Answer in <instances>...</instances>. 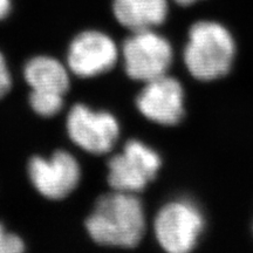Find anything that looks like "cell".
<instances>
[{
  "instance_id": "3",
  "label": "cell",
  "mask_w": 253,
  "mask_h": 253,
  "mask_svg": "<svg viewBox=\"0 0 253 253\" xmlns=\"http://www.w3.org/2000/svg\"><path fill=\"white\" fill-rule=\"evenodd\" d=\"M204 217L188 199L169 202L158 211L154 220L157 243L169 253H186L195 249L204 230Z\"/></svg>"
},
{
  "instance_id": "14",
  "label": "cell",
  "mask_w": 253,
  "mask_h": 253,
  "mask_svg": "<svg viewBox=\"0 0 253 253\" xmlns=\"http://www.w3.org/2000/svg\"><path fill=\"white\" fill-rule=\"evenodd\" d=\"M12 87V77L4 55L0 53V99L8 93Z\"/></svg>"
},
{
  "instance_id": "5",
  "label": "cell",
  "mask_w": 253,
  "mask_h": 253,
  "mask_svg": "<svg viewBox=\"0 0 253 253\" xmlns=\"http://www.w3.org/2000/svg\"><path fill=\"white\" fill-rule=\"evenodd\" d=\"M161 157L156 151L137 140H129L122 153L108 162V183L114 190L136 194L156 177Z\"/></svg>"
},
{
  "instance_id": "13",
  "label": "cell",
  "mask_w": 253,
  "mask_h": 253,
  "mask_svg": "<svg viewBox=\"0 0 253 253\" xmlns=\"http://www.w3.org/2000/svg\"><path fill=\"white\" fill-rule=\"evenodd\" d=\"M25 250V243L20 237L7 232L0 223V253H20Z\"/></svg>"
},
{
  "instance_id": "8",
  "label": "cell",
  "mask_w": 253,
  "mask_h": 253,
  "mask_svg": "<svg viewBox=\"0 0 253 253\" xmlns=\"http://www.w3.org/2000/svg\"><path fill=\"white\" fill-rule=\"evenodd\" d=\"M119 49L109 36L100 31H84L72 40L67 52V66L79 78H94L114 68Z\"/></svg>"
},
{
  "instance_id": "10",
  "label": "cell",
  "mask_w": 253,
  "mask_h": 253,
  "mask_svg": "<svg viewBox=\"0 0 253 253\" xmlns=\"http://www.w3.org/2000/svg\"><path fill=\"white\" fill-rule=\"evenodd\" d=\"M168 0H113V13L131 32L153 30L166 21Z\"/></svg>"
},
{
  "instance_id": "9",
  "label": "cell",
  "mask_w": 253,
  "mask_h": 253,
  "mask_svg": "<svg viewBox=\"0 0 253 253\" xmlns=\"http://www.w3.org/2000/svg\"><path fill=\"white\" fill-rule=\"evenodd\" d=\"M136 107L144 118L162 126H173L184 116V90L176 79L163 75L145 82L136 97Z\"/></svg>"
},
{
  "instance_id": "12",
  "label": "cell",
  "mask_w": 253,
  "mask_h": 253,
  "mask_svg": "<svg viewBox=\"0 0 253 253\" xmlns=\"http://www.w3.org/2000/svg\"><path fill=\"white\" fill-rule=\"evenodd\" d=\"M30 104L38 115L50 118L61 112L63 107V95L50 91L31 90Z\"/></svg>"
},
{
  "instance_id": "1",
  "label": "cell",
  "mask_w": 253,
  "mask_h": 253,
  "mask_svg": "<svg viewBox=\"0 0 253 253\" xmlns=\"http://www.w3.org/2000/svg\"><path fill=\"white\" fill-rule=\"evenodd\" d=\"M145 225L142 202L135 194L118 190L101 196L86 220L87 232L94 242L121 249L140 244Z\"/></svg>"
},
{
  "instance_id": "4",
  "label": "cell",
  "mask_w": 253,
  "mask_h": 253,
  "mask_svg": "<svg viewBox=\"0 0 253 253\" xmlns=\"http://www.w3.org/2000/svg\"><path fill=\"white\" fill-rule=\"evenodd\" d=\"M122 56L129 78L149 82L167 74L173 52L166 38L153 30H143L132 32V36L123 42Z\"/></svg>"
},
{
  "instance_id": "16",
  "label": "cell",
  "mask_w": 253,
  "mask_h": 253,
  "mask_svg": "<svg viewBox=\"0 0 253 253\" xmlns=\"http://www.w3.org/2000/svg\"><path fill=\"white\" fill-rule=\"evenodd\" d=\"M173 1L177 2V4L182 5V6H189L191 4H194V2L198 1V0H173Z\"/></svg>"
},
{
  "instance_id": "11",
  "label": "cell",
  "mask_w": 253,
  "mask_h": 253,
  "mask_svg": "<svg viewBox=\"0 0 253 253\" xmlns=\"http://www.w3.org/2000/svg\"><path fill=\"white\" fill-rule=\"evenodd\" d=\"M24 78L32 90L65 95L71 86L68 69L52 56L39 55L28 60L24 67Z\"/></svg>"
},
{
  "instance_id": "15",
  "label": "cell",
  "mask_w": 253,
  "mask_h": 253,
  "mask_svg": "<svg viewBox=\"0 0 253 253\" xmlns=\"http://www.w3.org/2000/svg\"><path fill=\"white\" fill-rule=\"evenodd\" d=\"M12 9L11 0H0V20L5 19Z\"/></svg>"
},
{
  "instance_id": "2",
  "label": "cell",
  "mask_w": 253,
  "mask_h": 253,
  "mask_svg": "<svg viewBox=\"0 0 253 253\" xmlns=\"http://www.w3.org/2000/svg\"><path fill=\"white\" fill-rule=\"evenodd\" d=\"M235 55V40L225 26L204 20L190 28L183 59L195 79L213 81L225 77L232 67Z\"/></svg>"
},
{
  "instance_id": "7",
  "label": "cell",
  "mask_w": 253,
  "mask_h": 253,
  "mask_svg": "<svg viewBox=\"0 0 253 253\" xmlns=\"http://www.w3.org/2000/svg\"><path fill=\"white\" fill-rule=\"evenodd\" d=\"M27 171L38 192L55 201L72 194L81 179L80 164L77 158L65 150L55 151L48 158L32 157Z\"/></svg>"
},
{
  "instance_id": "6",
  "label": "cell",
  "mask_w": 253,
  "mask_h": 253,
  "mask_svg": "<svg viewBox=\"0 0 253 253\" xmlns=\"http://www.w3.org/2000/svg\"><path fill=\"white\" fill-rule=\"evenodd\" d=\"M66 128L73 143L94 155L109 153L120 137L119 121L113 114L81 103L69 110Z\"/></svg>"
}]
</instances>
